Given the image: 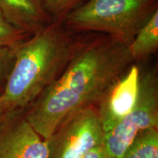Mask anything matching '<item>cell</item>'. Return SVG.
Returning a JSON list of instances; mask_svg holds the SVG:
<instances>
[{
    "mask_svg": "<svg viewBox=\"0 0 158 158\" xmlns=\"http://www.w3.org/2000/svg\"><path fill=\"white\" fill-rule=\"evenodd\" d=\"M133 63L128 45L107 35L78 37L62 74L27 108L25 118L46 141L70 114L96 106Z\"/></svg>",
    "mask_w": 158,
    "mask_h": 158,
    "instance_id": "obj_1",
    "label": "cell"
},
{
    "mask_svg": "<svg viewBox=\"0 0 158 158\" xmlns=\"http://www.w3.org/2000/svg\"><path fill=\"white\" fill-rule=\"evenodd\" d=\"M60 21H54L15 48V61L0 103L9 114L23 113L62 74L76 37Z\"/></svg>",
    "mask_w": 158,
    "mask_h": 158,
    "instance_id": "obj_2",
    "label": "cell"
},
{
    "mask_svg": "<svg viewBox=\"0 0 158 158\" xmlns=\"http://www.w3.org/2000/svg\"><path fill=\"white\" fill-rule=\"evenodd\" d=\"M157 10L158 0H86L62 23L73 35L102 33L129 45Z\"/></svg>",
    "mask_w": 158,
    "mask_h": 158,
    "instance_id": "obj_3",
    "label": "cell"
},
{
    "mask_svg": "<svg viewBox=\"0 0 158 158\" xmlns=\"http://www.w3.org/2000/svg\"><path fill=\"white\" fill-rule=\"evenodd\" d=\"M158 129V76L156 68L141 69L138 98L135 107L104 135V147L110 158H122L138 136Z\"/></svg>",
    "mask_w": 158,
    "mask_h": 158,
    "instance_id": "obj_4",
    "label": "cell"
},
{
    "mask_svg": "<svg viewBox=\"0 0 158 158\" xmlns=\"http://www.w3.org/2000/svg\"><path fill=\"white\" fill-rule=\"evenodd\" d=\"M47 158H83L103 145L104 132L95 106L70 114L46 140Z\"/></svg>",
    "mask_w": 158,
    "mask_h": 158,
    "instance_id": "obj_5",
    "label": "cell"
},
{
    "mask_svg": "<svg viewBox=\"0 0 158 158\" xmlns=\"http://www.w3.org/2000/svg\"><path fill=\"white\" fill-rule=\"evenodd\" d=\"M141 68L133 63L109 86L96 105L104 135L129 114L138 98Z\"/></svg>",
    "mask_w": 158,
    "mask_h": 158,
    "instance_id": "obj_6",
    "label": "cell"
},
{
    "mask_svg": "<svg viewBox=\"0 0 158 158\" xmlns=\"http://www.w3.org/2000/svg\"><path fill=\"white\" fill-rule=\"evenodd\" d=\"M23 113L11 114L0 130V158L48 157L47 141L31 127Z\"/></svg>",
    "mask_w": 158,
    "mask_h": 158,
    "instance_id": "obj_7",
    "label": "cell"
},
{
    "mask_svg": "<svg viewBox=\"0 0 158 158\" xmlns=\"http://www.w3.org/2000/svg\"><path fill=\"white\" fill-rule=\"evenodd\" d=\"M0 10L10 23L31 36L54 22L43 0H0Z\"/></svg>",
    "mask_w": 158,
    "mask_h": 158,
    "instance_id": "obj_8",
    "label": "cell"
},
{
    "mask_svg": "<svg viewBox=\"0 0 158 158\" xmlns=\"http://www.w3.org/2000/svg\"><path fill=\"white\" fill-rule=\"evenodd\" d=\"M130 56L135 63L145 60L158 50V10L138 30L128 45Z\"/></svg>",
    "mask_w": 158,
    "mask_h": 158,
    "instance_id": "obj_9",
    "label": "cell"
},
{
    "mask_svg": "<svg viewBox=\"0 0 158 158\" xmlns=\"http://www.w3.org/2000/svg\"><path fill=\"white\" fill-rule=\"evenodd\" d=\"M122 158H158V129L140 135Z\"/></svg>",
    "mask_w": 158,
    "mask_h": 158,
    "instance_id": "obj_10",
    "label": "cell"
},
{
    "mask_svg": "<svg viewBox=\"0 0 158 158\" xmlns=\"http://www.w3.org/2000/svg\"><path fill=\"white\" fill-rule=\"evenodd\" d=\"M31 35L13 25L0 10V45L16 48Z\"/></svg>",
    "mask_w": 158,
    "mask_h": 158,
    "instance_id": "obj_11",
    "label": "cell"
},
{
    "mask_svg": "<svg viewBox=\"0 0 158 158\" xmlns=\"http://www.w3.org/2000/svg\"><path fill=\"white\" fill-rule=\"evenodd\" d=\"M86 0H43L54 21L63 22L69 13L83 5Z\"/></svg>",
    "mask_w": 158,
    "mask_h": 158,
    "instance_id": "obj_12",
    "label": "cell"
},
{
    "mask_svg": "<svg viewBox=\"0 0 158 158\" xmlns=\"http://www.w3.org/2000/svg\"><path fill=\"white\" fill-rule=\"evenodd\" d=\"M15 51V48L0 45V95L14 64Z\"/></svg>",
    "mask_w": 158,
    "mask_h": 158,
    "instance_id": "obj_13",
    "label": "cell"
},
{
    "mask_svg": "<svg viewBox=\"0 0 158 158\" xmlns=\"http://www.w3.org/2000/svg\"><path fill=\"white\" fill-rule=\"evenodd\" d=\"M83 158H110L107 152L105 149L104 145L94 148L86 154Z\"/></svg>",
    "mask_w": 158,
    "mask_h": 158,
    "instance_id": "obj_14",
    "label": "cell"
},
{
    "mask_svg": "<svg viewBox=\"0 0 158 158\" xmlns=\"http://www.w3.org/2000/svg\"><path fill=\"white\" fill-rule=\"evenodd\" d=\"M13 114H9L5 110V108L2 107L1 103H0V130L4 126V124H5L6 121L7 120V118H9V116Z\"/></svg>",
    "mask_w": 158,
    "mask_h": 158,
    "instance_id": "obj_15",
    "label": "cell"
}]
</instances>
